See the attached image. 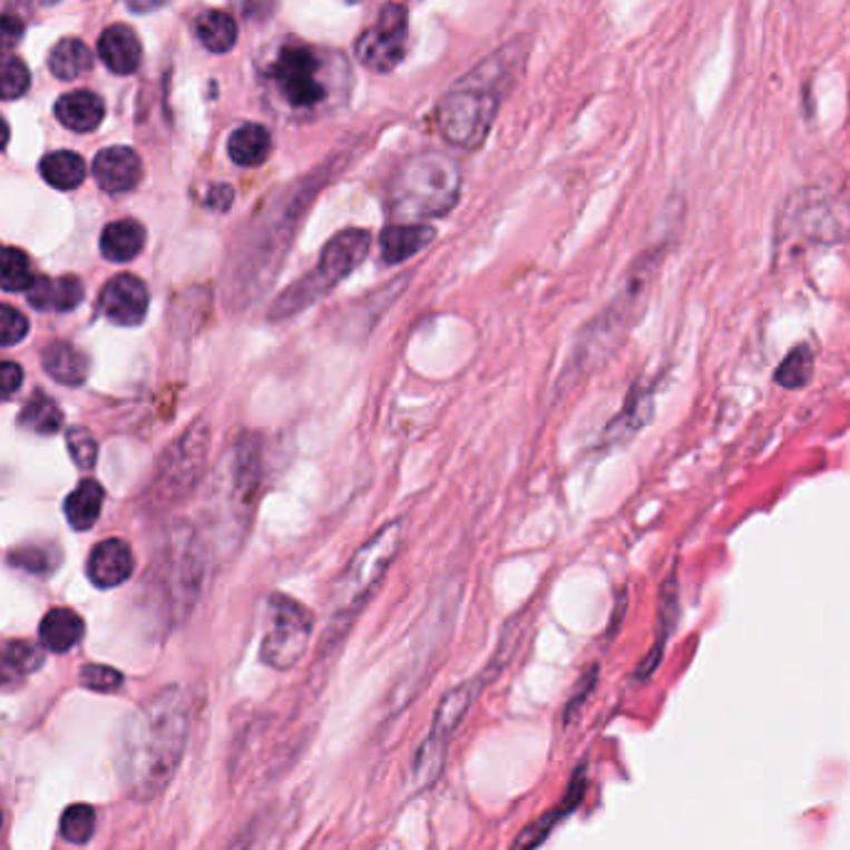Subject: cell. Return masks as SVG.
Instances as JSON below:
<instances>
[{
	"mask_svg": "<svg viewBox=\"0 0 850 850\" xmlns=\"http://www.w3.org/2000/svg\"><path fill=\"white\" fill-rule=\"evenodd\" d=\"M193 698L183 686L160 688L123 721L118 773L128 799L150 803L173 783L190 739Z\"/></svg>",
	"mask_w": 850,
	"mask_h": 850,
	"instance_id": "1",
	"label": "cell"
},
{
	"mask_svg": "<svg viewBox=\"0 0 850 850\" xmlns=\"http://www.w3.org/2000/svg\"><path fill=\"white\" fill-rule=\"evenodd\" d=\"M519 66L521 46L511 43L487 58L447 92L439 105V130L451 145L475 150L485 143L504 92L511 88Z\"/></svg>",
	"mask_w": 850,
	"mask_h": 850,
	"instance_id": "2",
	"label": "cell"
},
{
	"mask_svg": "<svg viewBox=\"0 0 850 850\" xmlns=\"http://www.w3.org/2000/svg\"><path fill=\"white\" fill-rule=\"evenodd\" d=\"M402 547V521H390L374 537L356 549L348 569L340 574L330 599V624L324 634V648L350 632L356 616L362 614L367 602L380 589L382 579L390 571L397 551Z\"/></svg>",
	"mask_w": 850,
	"mask_h": 850,
	"instance_id": "3",
	"label": "cell"
},
{
	"mask_svg": "<svg viewBox=\"0 0 850 850\" xmlns=\"http://www.w3.org/2000/svg\"><path fill=\"white\" fill-rule=\"evenodd\" d=\"M461 193L459 167L447 155L422 153L397 170L390 185V209L402 219L447 215Z\"/></svg>",
	"mask_w": 850,
	"mask_h": 850,
	"instance_id": "4",
	"label": "cell"
},
{
	"mask_svg": "<svg viewBox=\"0 0 850 850\" xmlns=\"http://www.w3.org/2000/svg\"><path fill=\"white\" fill-rule=\"evenodd\" d=\"M661 257H664L661 247H651L642 257H636L632 270L626 272L622 287H618V295L612 300L602 317H596V322L589 328V338L582 342L584 352L579 362L589 367L604 362L606 356L624 342L626 334L632 332L638 314L646 307L651 285L656 282Z\"/></svg>",
	"mask_w": 850,
	"mask_h": 850,
	"instance_id": "5",
	"label": "cell"
},
{
	"mask_svg": "<svg viewBox=\"0 0 850 850\" xmlns=\"http://www.w3.org/2000/svg\"><path fill=\"white\" fill-rule=\"evenodd\" d=\"M372 237L367 229H344V233L334 235L328 245H324L317 267H314L307 277H302L295 285L282 292L280 300L272 304L270 317L272 320H287L292 314L300 312L320 300L322 295L342 282L344 277L362 265L364 257L370 255Z\"/></svg>",
	"mask_w": 850,
	"mask_h": 850,
	"instance_id": "6",
	"label": "cell"
},
{
	"mask_svg": "<svg viewBox=\"0 0 850 850\" xmlns=\"http://www.w3.org/2000/svg\"><path fill=\"white\" fill-rule=\"evenodd\" d=\"M312 632L314 618L307 608L285 594H272L267 599L260 661L275 671H290L307 651Z\"/></svg>",
	"mask_w": 850,
	"mask_h": 850,
	"instance_id": "7",
	"label": "cell"
},
{
	"mask_svg": "<svg viewBox=\"0 0 850 850\" xmlns=\"http://www.w3.org/2000/svg\"><path fill=\"white\" fill-rule=\"evenodd\" d=\"M477 686L479 681H467V684H459L447 691L444 698L439 701L432 719V729H429V736L424 739L422 746H419L412 763L414 791L429 789V785L442 775L449 741L461 726V721L467 719L471 703L477 698Z\"/></svg>",
	"mask_w": 850,
	"mask_h": 850,
	"instance_id": "8",
	"label": "cell"
},
{
	"mask_svg": "<svg viewBox=\"0 0 850 850\" xmlns=\"http://www.w3.org/2000/svg\"><path fill=\"white\" fill-rule=\"evenodd\" d=\"M322 56L304 43H287L267 70L277 92L290 108L310 110L328 100V86L322 80Z\"/></svg>",
	"mask_w": 850,
	"mask_h": 850,
	"instance_id": "9",
	"label": "cell"
},
{
	"mask_svg": "<svg viewBox=\"0 0 850 850\" xmlns=\"http://www.w3.org/2000/svg\"><path fill=\"white\" fill-rule=\"evenodd\" d=\"M407 8L397 3L382 6L374 26L356 38V58L374 72H390L407 52Z\"/></svg>",
	"mask_w": 850,
	"mask_h": 850,
	"instance_id": "10",
	"label": "cell"
},
{
	"mask_svg": "<svg viewBox=\"0 0 850 850\" xmlns=\"http://www.w3.org/2000/svg\"><path fill=\"white\" fill-rule=\"evenodd\" d=\"M207 455V424L195 422L163 457V469L157 475L160 497H183L195 487L203 475Z\"/></svg>",
	"mask_w": 850,
	"mask_h": 850,
	"instance_id": "11",
	"label": "cell"
},
{
	"mask_svg": "<svg viewBox=\"0 0 850 850\" xmlns=\"http://www.w3.org/2000/svg\"><path fill=\"white\" fill-rule=\"evenodd\" d=\"M150 292L148 285L135 275L113 277L100 292V312L115 324L133 328L148 314Z\"/></svg>",
	"mask_w": 850,
	"mask_h": 850,
	"instance_id": "12",
	"label": "cell"
},
{
	"mask_svg": "<svg viewBox=\"0 0 850 850\" xmlns=\"http://www.w3.org/2000/svg\"><path fill=\"white\" fill-rule=\"evenodd\" d=\"M88 579L98 589H115L125 584L135 571V554L125 539H105L92 547L88 556Z\"/></svg>",
	"mask_w": 850,
	"mask_h": 850,
	"instance_id": "13",
	"label": "cell"
},
{
	"mask_svg": "<svg viewBox=\"0 0 850 850\" xmlns=\"http://www.w3.org/2000/svg\"><path fill=\"white\" fill-rule=\"evenodd\" d=\"M92 175L105 193L120 195L133 190L143 177V163L135 150L125 145H113L96 155L92 160Z\"/></svg>",
	"mask_w": 850,
	"mask_h": 850,
	"instance_id": "14",
	"label": "cell"
},
{
	"mask_svg": "<svg viewBox=\"0 0 850 850\" xmlns=\"http://www.w3.org/2000/svg\"><path fill=\"white\" fill-rule=\"evenodd\" d=\"M98 56L115 76H133L143 60L140 38L125 23L108 26L98 40Z\"/></svg>",
	"mask_w": 850,
	"mask_h": 850,
	"instance_id": "15",
	"label": "cell"
},
{
	"mask_svg": "<svg viewBox=\"0 0 850 850\" xmlns=\"http://www.w3.org/2000/svg\"><path fill=\"white\" fill-rule=\"evenodd\" d=\"M586 793V771L579 769L574 775V781L569 785V791L564 793L561 803L551 808L549 813H544L541 818H537V821L529 823L524 831L517 836V841L511 843V850H537L544 841H547L549 833L554 831L556 825H559L566 815L576 811V805L582 803Z\"/></svg>",
	"mask_w": 850,
	"mask_h": 850,
	"instance_id": "16",
	"label": "cell"
},
{
	"mask_svg": "<svg viewBox=\"0 0 850 850\" xmlns=\"http://www.w3.org/2000/svg\"><path fill=\"white\" fill-rule=\"evenodd\" d=\"M86 636V618L68 606H56L40 618L38 638L50 654H68Z\"/></svg>",
	"mask_w": 850,
	"mask_h": 850,
	"instance_id": "17",
	"label": "cell"
},
{
	"mask_svg": "<svg viewBox=\"0 0 850 850\" xmlns=\"http://www.w3.org/2000/svg\"><path fill=\"white\" fill-rule=\"evenodd\" d=\"M56 118L72 133H92L105 118V102L92 90H72L58 98Z\"/></svg>",
	"mask_w": 850,
	"mask_h": 850,
	"instance_id": "18",
	"label": "cell"
},
{
	"mask_svg": "<svg viewBox=\"0 0 850 850\" xmlns=\"http://www.w3.org/2000/svg\"><path fill=\"white\" fill-rule=\"evenodd\" d=\"M82 297H86V287H82L80 277L76 275L60 280L38 277L33 287L28 290V302L43 312H70L78 307Z\"/></svg>",
	"mask_w": 850,
	"mask_h": 850,
	"instance_id": "19",
	"label": "cell"
},
{
	"mask_svg": "<svg viewBox=\"0 0 850 850\" xmlns=\"http://www.w3.org/2000/svg\"><path fill=\"white\" fill-rule=\"evenodd\" d=\"M437 237V229L427 223H407L392 225L380 235V250L387 265L404 262L419 250H424Z\"/></svg>",
	"mask_w": 850,
	"mask_h": 850,
	"instance_id": "20",
	"label": "cell"
},
{
	"mask_svg": "<svg viewBox=\"0 0 850 850\" xmlns=\"http://www.w3.org/2000/svg\"><path fill=\"white\" fill-rule=\"evenodd\" d=\"M43 367L52 380L68 387H78L88 380L90 362L80 350L72 348L70 342L56 340L43 350Z\"/></svg>",
	"mask_w": 850,
	"mask_h": 850,
	"instance_id": "21",
	"label": "cell"
},
{
	"mask_svg": "<svg viewBox=\"0 0 850 850\" xmlns=\"http://www.w3.org/2000/svg\"><path fill=\"white\" fill-rule=\"evenodd\" d=\"M145 247V227L138 219H118L102 229L100 252L110 262H133Z\"/></svg>",
	"mask_w": 850,
	"mask_h": 850,
	"instance_id": "22",
	"label": "cell"
},
{
	"mask_svg": "<svg viewBox=\"0 0 850 850\" xmlns=\"http://www.w3.org/2000/svg\"><path fill=\"white\" fill-rule=\"evenodd\" d=\"M227 153L233 157V163L240 167H257L270 157L272 153V138L267 128H262L257 123H245L233 130L227 140Z\"/></svg>",
	"mask_w": 850,
	"mask_h": 850,
	"instance_id": "23",
	"label": "cell"
},
{
	"mask_svg": "<svg viewBox=\"0 0 850 850\" xmlns=\"http://www.w3.org/2000/svg\"><path fill=\"white\" fill-rule=\"evenodd\" d=\"M105 489L96 479H82L66 499V519L76 531H88L100 519Z\"/></svg>",
	"mask_w": 850,
	"mask_h": 850,
	"instance_id": "24",
	"label": "cell"
},
{
	"mask_svg": "<svg viewBox=\"0 0 850 850\" xmlns=\"http://www.w3.org/2000/svg\"><path fill=\"white\" fill-rule=\"evenodd\" d=\"M46 664V648L26 642V638H16V642H6L3 646V686L10 688L26 681L30 674Z\"/></svg>",
	"mask_w": 850,
	"mask_h": 850,
	"instance_id": "25",
	"label": "cell"
},
{
	"mask_svg": "<svg viewBox=\"0 0 850 850\" xmlns=\"http://www.w3.org/2000/svg\"><path fill=\"white\" fill-rule=\"evenodd\" d=\"M678 614V592H676V579H671L664 584V592H661V608H658V634H656V644L651 648V656L642 661V666L636 671V678L646 681L651 674H654L661 656H664V646H666V636L674 628V618Z\"/></svg>",
	"mask_w": 850,
	"mask_h": 850,
	"instance_id": "26",
	"label": "cell"
},
{
	"mask_svg": "<svg viewBox=\"0 0 850 850\" xmlns=\"http://www.w3.org/2000/svg\"><path fill=\"white\" fill-rule=\"evenodd\" d=\"M48 68L58 80H78L92 68V52L82 40L66 38L50 50Z\"/></svg>",
	"mask_w": 850,
	"mask_h": 850,
	"instance_id": "27",
	"label": "cell"
},
{
	"mask_svg": "<svg viewBox=\"0 0 850 850\" xmlns=\"http://www.w3.org/2000/svg\"><path fill=\"white\" fill-rule=\"evenodd\" d=\"M40 175L46 177L48 185L58 187V190H76L86 180V160L70 150L50 153L40 160Z\"/></svg>",
	"mask_w": 850,
	"mask_h": 850,
	"instance_id": "28",
	"label": "cell"
},
{
	"mask_svg": "<svg viewBox=\"0 0 850 850\" xmlns=\"http://www.w3.org/2000/svg\"><path fill=\"white\" fill-rule=\"evenodd\" d=\"M195 33L207 50L227 52L237 40V23L225 10H205L195 18Z\"/></svg>",
	"mask_w": 850,
	"mask_h": 850,
	"instance_id": "29",
	"label": "cell"
},
{
	"mask_svg": "<svg viewBox=\"0 0 850 850\" xmlns=\"http://www.w3.org/2000/svg\"><path fill=\"white\" fill-rule=\"evenodd\" d=\"M18 422H20V427L28 429V432L50 437V434L60 432L62 412L48 394L38 392V394L30 397L28 404L23 407V412L18 414Z\"/></svg>",
	"mask_w": 850,
	"mask_h": 850,
	"instance_id": "30",
	"label": "cell"
},
{
	"mask_svg": "<svg viewBox=\"0 0 850 850\" xmlns=\"http://www.w3.org/2000/svg\"><path fill=\"white\" fill-rule=\"evenodd\" d=\"M98 813L90 803H70L58 821V833L66 843L86 846L96 836Z\"/></svg>",
	"mask_w": 850,
	"mask_h": 850,
	"instance_id": "31",
	"label": "cell"
},
{
	"mask_svg": "<svg viewBox=\"0 0 850 850\" xmlns=\"http://www.w3.org/2000/svg\"><path fill=\"white\" fill-rule=\"evenodd\" d=\"M813 350L808 344H795V348L785 354V360L775 370V384L783 390H801L813 377Z\"/></svg>",
	"mask_w": 850,
	"mask_h": 850,
	"instance_id": "32",
	"label": "cell"
},
{
	"mask_svg": "<svg viewBox=\"0 0 850 850\" xmlns=\"http://www.w3.org/2000/svg\"><path fill=\"white\" fill-rule=\"evenodd\" d=\"M38 277L33 275V265H30L28 255L20 247H6L3 260H0V285L6 292H20L30 290Z\"/></svg>",
	"mask_w": 850,
	"mask_h": 850,
	"instance_id": "33",
	"label": "cell"
},
{
	"mask_svg": "<svg viewBox=\"0 0 850 850\" xmlns=\"http://www.w3.org/2000/svg\"><path fill=\"white\" fill-rule=\"evenodd\" d=\"M8 561L33 576H50L58 569L60 551L56 547H48V544H28V547L10 551Z\"/></svg>",
	"mask_w": 850,
	"mask_h": 850,
	"instance_id": "34",
	"label": "cell"
},
{
	"mask_svg": "<svg viewBox=\"0 0 850 850\" xmlns=\"http://www.w3.org/2000/svg\"><path fill=\"white\" fill-rule=\"evenodd\" d=\"M80 686L92 691V694H118L125 684V676L120 671L105 664H86L80 668Z\"/></svg>",
	"mask_w": 850,
	"mask_h": 850,
	"instance_id": "35",
	"label": "cell"
},
{
	"mask_svg": "<svg viewBox=\"0 0 850 850\" xmlns=\"http://www.w3.org/2000/svg\"><path fill=\"white\" fill-rule=\"evenodd\" d=\"M30 88V70L20 58L8 56L3 60V88H0V96L3 100H16L20 96H26Z\"/></svg>",
	"mask_w": 850,
	"mask_h": 850,
	"instance_id": "36",
	"label": "cell"
},
{
	"mask_svg": "<svg viewBox=\"0 0 850 850\" xmlns=\"http://www.w3.org/2000/svg\"><path fill=\"white\" fill-rule=\"evenodd\" d=\"M68 451L80 469H92L98 459V442L88 429L76 427L68 432Z\"/></svg>",
	"mask_w": 850,
	"mask_h": 850,
	"instance_id": "37",
	"label": "cell"
},
{
	"mask_svg": "<svg viewBox=\"0 0 850 850\" xmlns=\"http://www.w3.org/2000/svg\"><path fill=\"white\" fill-rule=\"evenodd\" d=\"M0 317H3V322H0V340H3V348H13V344L23 342V338L30 330L26 314L16 307H10V304H3Z\"/></svg>",
	"mask_w": 850,
	"mask_h": 850,
	"instance_id": "38",
	"label": "cell"
},
{
	"mask_svg": "<svg viewBox=\"0 0 850 850\" xmlns=\"http://www.w3.org/2000/svg\"><path fill=\"white\" fill-rule=\"evenodd\" d=\"M594 686H596V668L586 671V676L579 681V684H576L574 696L569 698V703H566V721H571V719L576 716V713H579L582 703L592 696Z\"/></svg>",
	"mask_w": 850,
	"mask_h": 850,
	"instance_id": "39",
	"label": "cell"
},
{
	"mask_svg": "<svg viewBox=\"0 0 850 850\" xmlns=\"http://www.w3.org/2000/svg\"><path fill=\"white\" fill-rule=\"evenodd\" d=\"M23 384V370L16 362H3V370H0V387H3V397L10 400Z\"/></svg>",
	"mask_w": 850,
	"mask_h": 850,
	"instance_id": "40",
	"label": "cell"
},
{
	"mask_svg": "<svg viewBox=\"0 0 850 850\" xmlns=\"http://www.w3.org/2000/svg\"><path fill=\"white\" fill-rule=\"evenodd\" d=\"M20 36H23V20L13 18V16H3V40L6 48H13Z\"/></svg>",
	"mask_w": 850,
	"mask_h": 850,
	"instance_id": "41",
	"label": "cell"
},
{
	"mask_svg": "<svg viewBox=\"0 0 850 850\" xmlns=\"http://www.w3.org/2000/svg\"><path fill=\"white\" fill-rule=\"evenodd\" d=\"M229 203H233V190H229L227 185H219V187L215 185L207 195V205H213L217 209H227Z\"/></svg>",
	"mask_w": 850,
	"mask_h": 850,
	"instance_id": "42",
	"label": "cell"
},
{
	"mask_svg": "<svg viewBox=\"0 0 850 850\" xmlns=\"http://www.w3.org/2000/svg\"><path fill=\"white\" fill-rule=\"evenodd\" d=\"M382 850H387V848H382Z\"/></svg>",
	"mask_w": 850,
	"mask_h": 850,
	"instance_id": "43",
	"label": "cell"
}]
</instances>
